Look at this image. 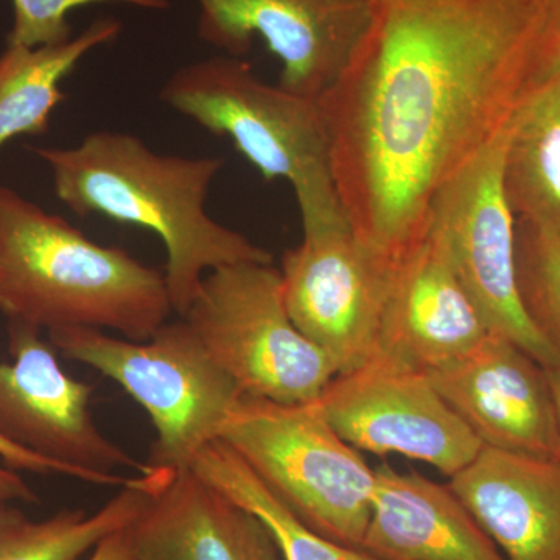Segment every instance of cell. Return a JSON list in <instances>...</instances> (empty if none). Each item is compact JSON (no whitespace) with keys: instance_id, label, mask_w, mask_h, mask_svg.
I'll return each instance as SVG.
<instances>
[{"instance_id":"obj_1","label":"cell","mask_w":560,"mask_h":560,"mask_svg":"<svg viewBox=\"0 0 560 560\" xmlns=\"http://www.w3.org/2000/svg\"><path fill=\"white\" fill-rule=\"evenodd\" d=\"M526 0H378L319 97L342 210L397 261L425 237L441 187L533 94Z\"/></svg>"},{"instance_id":"obj_2","label":"cell","mask_w":560,"mask_h":560,"mask_svg":"<svg viewBox=\"0 0 560 560\" xmlns=\"http://www.w3.org/2000/svg\"><path fill=\"white\" fill-rule=\"evenodd\" d=\"M49 165L58 200L75 215H102L156 234L167 249L168 293L183 318L206 272L241 264H271L267 249L206 212L224 160L158 154L138 136L97 131L79 145L36 147Z\"/></svg>"},{"instance_id":"obj_3","label":"cell","mask_w":560,"mask_h":560,"mask_svg":"<svg viewBox=\"0 0 560 560\" xmlns=\"http://www.w3.org/2000/svg\"><path fill=\"white\" fill-rule=\"evenodd\" d=\"M0 312L38 330L149 341L173 307L165 275L0 186Z\"/></svg>"},{"instance_id":"obj_4","label":"cell","mask_w":560,"mask_h":560,"mask_svg":"<svg viewBox=\"0 0 560 560\" xmlns=\"http://www.w3.org/2000/svg\"><path fill=\"white\" fill-rule=\"evenodd\" d=\"M160 97L205 130L230 139L265 180H289L304 234L350 226L335 186L319 101L267 83L249 62L231 55L176 70Z\"/></svg>"},{"instance_id":"obj_5","label":"cell","mask_w":560,"mask_h":560,"mask_svg":"<svg viewBox=\"0 0 560 560\" xmlns=\"http://www.w3.org/2000/svg\"><path fill=\"white\" fill-rule=\"evenodd\" d=\"M49 341L66 359L119 383L147 411L156 431L151 467L189 469L245 397L184 318L165 323L149 341L90 327L49 331Z\"/></svg>"},{"instance_id":"obj_6","label":"cell","mask_w":560,"mask_h":560,"mask_svg":"<svg viewBox=\"0 0 560 560\" xmlns=\"http://www.w3.org/2000/svg\"><path fill=\"white\" fill-rule=\"evenodd\" d=\"M219 440L305 525L361 550L375 470L331 429L318 400L282 405L243 397L224 420Z\"/></svg>"},{"instance_id":"obj_7","label":"cell","mask_w":560,"mask_h":560,"mask_svg":"<svg viewBox=\"0 0 560 560\" xmlns=\"http://www.w3.org/2000/svg\"><path fill=\"white\" fill-rule=\"evenodd\" d=\"M243 396L312 404L338 374L330 357L291 320L271 264L210 271L183 316Z\"/></svg>"},{"instance_id":"obj_8","label":"cell","mask_w":560,"mask_h":560,"mask_svg":"<svg viewBox=\"0 0 560 560\" xmlns=\"http://www.w3.org/2000/svg\"><path fill=\"white\" fill-rule=\"evenodd\" d=\"M510 124L438 191L429 231L444 246L456 276L490 334L521 346L544 368L560 352L523 307L515 264V220L503 189Z\"/></svg>"},{"instance_id":"obj_9","label":"cell","mask_w":560,"mask_h":560,"mask_svg":"<svg viewBox=\"0 0 560 560\" xmlns=\"http://www.w3.org/2000/svg\"><path fill=\"white\" fill-rule=\"evenodd\" d=\"M318 405L331 429L357 451L422 460L451 478L482 447L429 374L382 357L335 375Z\"/></svg>"},{"instance_id":"obj_10","label":"cell","mask_w":560,"mask_h":560,"mask_svg":"<svg viewBox=\"0 0 560 560\" xmlns=\"http://www.w3.org/2000/svg\"><path fill=\"white\" fill-rule=\"evenodd\" d=\"M394 265L360 242L350 226L304 234L300 245L283 253L287 312L330 357L338 374L375 355Z\"/></svg>"},{"instance_id":"obj_11","label":"cell","mask_w":560,"mask_h":560,"mask_svg":"<svg viewBox=\"0 0 560 560\" xmlns=\"http://www.w3.org/2000/svg\"><path fill=\"white\" fill-rule=\"evenodd\" d=\"M198 36L242 58L257 38L280 62L279 84L319 101L366 38L378 0H195Z\"/></svg>"},{"instance_id":"obj_12","label":"cell","mask_w":560,"mask_h":560,"mask_svg":"<svg viewBox=\"0 0 560 560\" xmlns=\"http://www.w3.org/2000/svg\"><path fill=\"white\" fill-rule=\"evenodd\" d=\"M9 337L13 361H0V438L92 474L150 469L98 430L90 407L94 388L66 374L40 330L10 320Z\"/></svg>"},{"instance_id":"obj_13","label":"cell","mask_w":560,"mask_h":560,"mask_svg":"<svg viewBox=\"0 0 560 560\" xmlns=\"http://www.w3.org/2000/svg\"><path fill=\"white\" fill-rule=\"evenodd\" d=\"M429 377L486 447L560 460L547 372L514 341L488 331Z\"/></svg>"},{"instance_id":"obj_14","label":"cell","mask_w":560,"mask_h":560,"mask_svg":"<svg viewBox=\"0 0 560 560\" xmlns=\"http://www.w3.org/2000/svg\"><path fill=\"white\" fill-rule=\"evenodd\" d=\"M488 331L444 246L427 230L394 265L374 357L429 374L469 352Z\"/></svg>"},{"instance_id":"obj_15","label":"cell","mask_w":560,"mask_h":560,"mask_svg":"<svg viewBox=\"0 0 560 560\" xmlns=\"http://www.w3.org/2000/svg\"><path fill=\"white\" fill-rule=\"evenodd\" d=\"M149 501L127 528L138 560H283L253 512L190 469L151 467Z\"/></svg>"},{"instance_id":"obj_16","label":"cell","mask_w":560,"mask_h":560,"mask_svg":"<svg viewBox=\"0 0 560 560\" xmlns=\"http://www.w3.org/2000/svg\"><path fill=\"white\" fill-rule=\"evenodd\" d=\"M451 489L508 560H560V460L486 447Z\"/></svg>"},{"instance_id":"obj_17","label":"cell","mask_w":560,"mask_h":560,"mask_svg":"<svg viewBox=\"0 0 560 560\" xmlns=\"http://www.w3.org/2000/svg\"><path fill=\"white\" fill-rule=\"evenodd\" d=\"M361 550L378 560H508L451 486L386 464L375 469Z\"/></svg>"},{"instance_id":"obj_18","label":"cell","mask_w":560,"mask_h":560,"mask_svg":"<svg viewBox=\"0 0 560 560\" xmlns=\"http://www.w3.org/2000/svg\"><path fill=\"white\" fill-rule=\"evenodd\" d=\"M116 18H98L80 35L55 46H7L0 55V150L20 136L49 130L55 108L65 102L62 81L97 47L120 35Z\"/></svg>"},{"instance_id":"obj_19","label":"cell","mask_w":560,"mask_h":560,"mask_svg":"<svg viewBox=\"0 0 560 560\" xmlns=\"http://www.w3.org/2000/svg\"><path fill=\"white\" fill-rule=\"evenodd\" d=\"M503 189L515 220L560 231V80L533 92L512 116Z\"/></svg>"},{"instance_id":"obj_20","label":"cell","mask_w":560,"mask_h":560,"mask_svg":"<svg viewBox=\"0 0 560 560\" xmlns=\"http://www.w3.org/2000/svg\"><path fill=\"white\" fill-rule=\"evenodd\" d=\"M147 501L149 481L139 474L94 514L65 510L46 521H31L0 503V560H77L110 534L128 528Z\"/></svg>"},{"instance_id":"obj_21","label":"cell","mask_w":560,"mask_h":560,"mask_svg":"<svg viewBox=\"0 0 560 560\" xmlns=\"http://www.w3.org/2000/svg\"><path fill=\"white\" fill-rule=\"evenodd\" d=\"M190 469L260 518L275 537L283 560H378L359 548L327 539L305 525L226 442L217 440L206 445L195 456Z\"/></svg>"},{"instance_id":"obj_22","label":"cell","mask_w":560,"mask_h":560,"mask_svg":"<svg viewBox=\"0 0 560 560\" xmlns=\"http://www.w3.org/2000/svg\"><path fill=\"white\" fill-rule=\"evenodd\" d=\"M515 264L523 307L560 352V231L517 220Z\"/></svg>"},{"instance_id":"obj_23","label":"cell","mask_w":560,"mask_h":560,"mask_svg":"<svg viewBox=\"0 0 560 560\" xmlns=\"http://www.w3.org/2000/svg\"><path fill=\"white\" fill-rule=\"evenodd\" d=\"M97 3H125L143 10H165L168 0H13V27L7 46H55L72 38L69 14Z\"/></svg>"},{"instance_id":"obj_24","label":"cell","mask_w":560,"mask_h":560,"mask_svg":"<svg viewBox=\"0 0 560 560\" xmlns=\"http://www.w3.org/2000/svg\"><path fill=\"white\" fill-rule=\"evenodd\" d=\"M20 470L32 471L36 475H60V477H69L95 486H120L124 488L130 481V477L119 474H92V471L55 463V460L43 458L36 453L25 451V448L18 447L0 438V503H9L13 500L38 503L36 493L16 474Z\"/></svg>"},{"instance_id":"obj_25","label":"cell","mask_w":560,"mask_h":560,"mask_svg":"<svg viewBox=\"0 0 560 560\" xmlns=\"http://www.w3.org/2000/svg\"><path fill=\"white\" fill-rule=\"evenodd\" d=\"M529 7L530 83L536 92L560 80V0H526Z\"/></svg>"},{"instance_id":"obj_26","label":"cell","mask_w":560,"mask_h":560,"mask_svg":"<svg viewBox=\"0 0 560 560\" xmlns=\"http://www.w3.org/2000/svg\"><path fill=\"white\" fill-rule=\"evenodd\" d=\"M90 560H138L132 551L127 528L117 530L94 548Z\"/></svg>"},{"instance_id":"obj_27","label":"cell","mask_w":560,"mask_h":560,"mask_svg":"<svg viewBox=\"0 0 560 560\" xmlns=\"http://www.w3.org/2000/svg\"><path fill=\"white\" fill-rule=\"evenodd\" d=\"M548 385H550L552 405H555L556 422H558L560 440V363L555 366L545 368Z\"/></svg>"}]
</instances>
